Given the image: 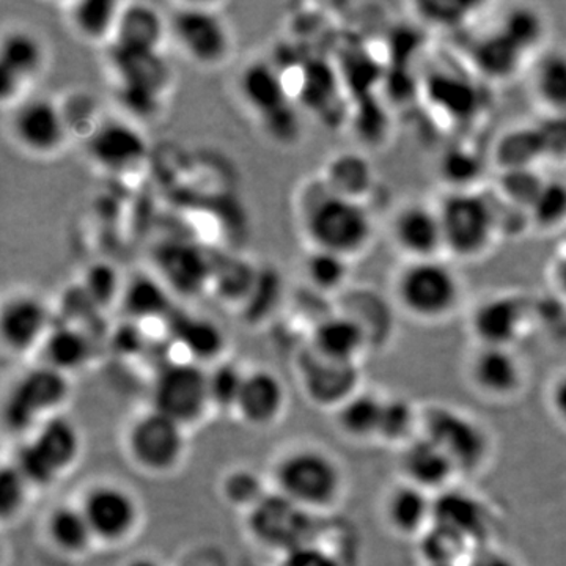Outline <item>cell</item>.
Instances as JSON below:
<instances>
[{
	"label": "cell",
	"instance_id": "1",
	"mask_svg": "<svg viewBox=\"0 0 566 566\" xmlns=\"http://www.w3.org/2000/svg\"><path fill=\"white\" fill-rule=\"evenodd\" d=\"M296 216L308 249L337 253L354 262L374 248L376 222L370 205L335 196L319 175L300 189Z\"/></svg>",
	"mask_w": 566,
	"mask_h": 566
},
{
	"label": "cell",
	"instance_id": "2",
	"mask_svg": "<svg viewBox=\"0 0 566 566\" xmlns=\"http://www.w3.org/2000/svg\"><path fill=\"white\" fill-rule=\"evenodd\" d=\"M387 296L406 318L441 324L463 308L465 283L455 263L446 256L401 262L390 277Z\"/></svg>",
	"mask_w": 566,
	"mask_h": 566
},
{
	"label": "cell",
	"instance_id": "3",
	"mask_svg": "<svg viewBox=\"0 0 566 566\" xmlns=\"http://www.w3.org/2000/svg\"><path fill=\"white\" fill-rule=\"evenodd\" d=\"M434 203L447 259L453 263H474L494 251L502 237L494 197L480 189L446 191Z\"/></svg>",
	"mask_w": 566,
	"mask_h": 566
},
{
	"label": "cell",
	"instance_id": "4",
	"mask_svg": "<svg viewBox=\"0 0 566 566\" xmlns=\"http://www.w3.org/2000/svg\"><path fill=\"white\" fill-rule=\"evenodd\" d=\"M273 476L279 494L311 513L333 509L344 497V468L318 447L290 450L279 458Z\"/></svg>",
	"mask_w": 566,
	"mask_h": 566
},
{
	"label": "cell",
	"instance_id": "5",
	"mask_svg": "<svg viewBox=\"0 0 566 566\" xmlns=\"http://www.w3.org/2000/svg\"><path fill=\"white\" fill-rule=\"evenodd\" d=\"M169 24L170 41L192 65L218 70L233 57L232 28L214 3H175Z\"/></svg>",
	"mask_w": 566,
	"mask_h": 566
},
{
	"label": "cell",
	"instance_id": "6",
	"mask_svg": "<svg viewBox=\"0 0 566 566\" xmlns=\"http://www.w3.org/2000/svg\"><path fill=\"white\" fill-rule=\"evenodd\" d=\"M82 452L80 428L69 417H50L32 431L14 465L33 486L54 485L76 465Z\"/></svg>",
	"mask_w": 566,
	"mask_h": 566
},
{
	"label": "cell",
	"instance_id": "7",
	"mask_svg": "<svg viewBox=\"0 0 566 566\" xmlns=\"http://www.w3.org/2000/svg\"><path fill=\"white\" fill-rule=\"evenodd\" d=\"M422 434L453 461L460 475L482 471L493 455V439L485 424L453 406L423 408Z\"/></svg>",
	"mask_w": 566,
	"mask_h": 566
},
{
	"label": "cell",
	"instance_id": "8",
	"mask_svg": "<svg viewBox=\"0 0 566 566\" xmlns=\"http://www.w3.org/2000/svg\"><path fill=\"white\" fill-rule=\"evenodd\" d=\"M51 62L46 41L25 25L6 29L0 39V102L3 109L32 95Z\"/></svg>",
	"mask_w": 566,
	"mask_h": 566
},
{
	"label": "cell",
	"instance_id": "9",
	"mask_svg": "<svg viewBox=\"0 0 566 566\" xmlns=\"http://www.w3.org/2000/svg\"><path fill=\"white\" fill-rule=\"evenodd\" d=\"M9 133L17 148L39 159L61 155L71 139L61 102L35 93L10 107Z\"/></svg>",
	"mask_w": 566,
	"mask_h": 566
},
{
	"label": "cell",
	"instance_id": "10",
	"mask_svg": "<svg viewBox=\"0 0 566 566\" xmlns=\"http://www.w3.org/2000/svg\"><path fill=\"white\" fill-rule=\"evenodd\" d=\"M472 344L516 348L534 327V301L523 293H490L476 301L468 314Z\"/></svg>",
	"mask_w": 566,
	"mask_h": 566
},
{
	"label": "cell",
	"instance_id": "11",
	"mask_svg": "<svg viewBox=\"0 0 566 566\" xmlns=\"http://www.w3.org/2000/svg\"><path fill=\"white\" fill-rule=\"evenodd\" d=\"M125 444L134 465L150 475L172 474L188 449L186 428L155 409L133 420Z\"/></svg>",
	"mask_w": 566,
	"mask_h": 566
},
{
	"label": "cell",
	"instance_id": "12",
	"mask_svg": "<svg viewBox=\"0 0 566 566\" xmlns=\"http://www.w3.org/2000/svg\"><path fill=\"white\" fill-rule=\"evenodd\" d=\"M151 403L186 430L199 423L211 408L208 368L192 360L164 365L153 381Z\"/></svg>",
	"mask_w": 566,
	"mask_h": 566
},
{
	"label": "cell",
	"instance_id": "13",
	"mask_svg": "<svg viewBox=\"0 0 566 566\" xmlns=\"http://www.w3.org/2000/svg\"><path fill=\"white\" fill-rule=\"evenodd\" d=\"M70 397L69 375L41 364L20 378L6 406L11 430H35L50 417L61 415Z\"/></svg>",
	"mask_w": 566,
	"mask_h": 566
},
{
	"label": "cell",
	"instance_id": "14",
	"mask_svg": "<svg viewBox=\"0 0 566 566\" xmlns=\"http://www.w3.org/2000/svg\"><path fill=\"white\" fill-rule=\"evenodd\" d=\"M464 371L472 390L493 403L516 400L527 385L526 364L516 348L474 345Z\"/></svg>",
	"mask_w": 566,
	"mask_h": 566
},
{
	"label": "cell",
	"instance_id": "15",
	"mask_svg": "<svg viewBox=\"0 0 566 566\" xmlns=\"http://www.w3.org/2000/svg\"><path fill=\"white\" fill-rule=\"evenodd\" d=\"M386 230L389 243L401 256V262L446 256L441 219L434 202L411 200L401 203L389 216Z\"/></svg>",
	"mask_w": 566,
	"mask_h": 566
},
{
	"label": "cell",
	"instance_id": "16",
	"mask_svg": "<svg viewBox=\"0 0 566 566\" xmlns=\"http://www.w3.org/2000/svg\"><path fill=\"white\" fill-rule=\"evenodd\" d=\"M96 543L120 545L128 542L140 524V505L128 488L117 483H96L80 502Z\"/></svg>",
	"mask_w": 566,
	"mask_h": 566
},
{
	"label": "cell",
	"instance_id": "17",
	"mask_svg": "<svg viewBox=\"0 0 566 566\" xmlns=\"http://www.w3.org/2000/svg\"><path fill=\"white\" fill-rule=\"evenodd\" d=\"M85 148L91 161L114 177L137 172L147 163L150 150L140 126L125 117H104L85 139Z\"/></svg>",
	"mask_w": 566,
	"mask_h": 566
},
{
	"label": "cell",
	"instance_id": "18",
	"mask_svg": "<svg viewBox=\"0 0 566 566\" xmlns=\"http://www.w3.org/2000/svg\"><path fill=\"white\" fill-rule=\"evenodd\" d=\"M312 513L293 504L275 491L264 495L259 505L249 512V531L256 542L273 549H300L311 534Z\"/></svg>",
	"mask_w": 566,
	"mask_h": 566
},
{
	"label": "cell",
	"instance_id": "19",
	"mask_svg": "<svg viewBox=\"0 0 566 566\" xmlns=\"http://www.w3.org/2000/svg\"><path fill=\"white\" fill-rule=\"evenodd\" d=\"M52 324L50 305L31 290H14L3 297L0 340L11 354H28L39 348L50 334Z\"/></svg>",
	"mask_w": 566,
	"mask_h": 566
},
{
	"label": "cell",
	"instance_id": "20",
	"mask_svg": "<svg viewBox=\"0 0 566 566\" xmlns=\"http://www.w3.org/2000/svg\"><path fill=\"white\" fill-rule=\"evenodd\" d=\"M297 371L305 397L333 412L363 389L359 365L324 359L311 348L301 354Z\"/></svg>",
	"mask_w": 566,
	"mask_h": 566
},
{
	"label": "cell",
	"instance_id": "21",
	"mask_svg": "<svg viewBox=\"0 0 566 566\" xmlns=\"http://www.w3.org/2000/svg\"><path fill=\"white\" fill-rule=\"evenodd\" d=\"M156 266L170 293L189 297L210 289L214 260L188 241L177 240L161 244L156 252Z\"/></svg>",
	"mask_w": 566,
	"mask_h": 566
},
{
	"label": "cell",
	"instance_id": "22",
	"mask_svg": "<svg viewBox=\"0 0 566 566\" xmlns=\"http://www.w3.org/2000/svg\"><path fill=\"white\" fill-rule=\"evenodd\" d=\"M398 472L403 482L433 495L455 486L460 476L453 461L422 433L398 450Z\"/></svg>",
	"mask_w": 566,
	"mask_h": 566
},
{
	"label": "cell",
	"instance_id": "23",
	"mask_svg": "<svg viewBox=\"0 0 566 566\" xmlns=\"http://www.w3.org/2000/svg\"><path fill=\"white\" fill-rule=\"evenodd\" d=\"M107 69L114 87L140 88L167 96L174 87V71L164 52L129 50L111 44Z\"/></svg>",
	"mask_w": 566,
	"mask_h": 566
},
{
	"label": "cell",
	"instance_id": "24",
	"mask_svg": "<svg viewBox=\"0 0 566 566\" xmlns=\"http://www.w3.org/2000/svg\"><path fill=\"white\" fill-rule=\"evenodd\" d=\"M436 495L403 480L395 482L382 497V520L398 538L417 542L434 523Z\"/></svg>",
	"mask_w": 566,
	"mask_h": 566
},
{
	"label": "cell",
	"instance_id": "25",
	"mask_svg": "<svg viewBox=\"0 0 566 566\" xmlns=\"http://www.w3.org/2000/svg\"><path fill=\"white\" fill-rule=\"evenodd\" d=\"M237 91L241 103L259 122L293 103L285 74L266 59L245 63L238 74Z\"/></svg>",
	"mask_w": 566,
	"mask_h": 566
},
{
	"label": "cell",
	"instance_id": "26",
	"mask_svg": "<svg viewBox=\"0 0 566 566\" xmlns=\"http://www.w3.org/2000/svg\"><path fill=\"white\" fill-rule=\"evenodd\" d=\"M434 524L457 532L475 547L491 542V512L475 495L453 486L434 497Z\"/></svg>",
	"mask_w": 566,
	"mask_h": 566
},
{
	"label": "cell",
	"instance_id": "27",
	"mask_svg": "<svg viewBox=\"0 0 566 566\" xmlns=\"http://www.w3.org/2000/svg\"><path fill=\"white\" fill-rule=\"evenodd\" d=\"M307 348L324 359L359 365L364 354L370 352L371 345L359 324L342 312L334 311L315 324Z\"/></svg>",
	"mask_w": 566,
	"mask_h": 566
},
{
	"label": "cell",
	"instance_id": "28",
	"mask_svg": "<svg viewBox=\"0 0 566 566\" xmlns=\"http://www.w3.org/2000/svg\"><path fill=\"white\" fill-rule=\"evenodd\" d=\"M286 389L281 376L264 368L245 374L237 415L253 428H268L285 411Z\"/></svg>",
	"mask_w": 566,
	"mask_h": 566
},
{
	"label": "cell",
	"instance_id": "29",
	"mask_svg": "<svg viewBox=\"0 0 566 566\" xmlns=\"http://www.w3.org/2000/svg\"><path fill=\"white\" fill-rule=\"evenodd\" d=\"M170 41L169 13L147 2H123L112 44L129 50L163 52Z\"/></svg>",
	"mask_w": 566,
	"mask_h": 566
},
{
	"label": "cell",
	"instance_id": "30",
	"mask_svg": "<svg viewBox=\"0 0 566 566\" xmlns=\"http://www.w3.org/2000/svg\"><path fill=\"white\" fill-rule=\"evenodd\" d=\"M326 188L342 199L368 205L378 186V175L370 159L360 151L335 153L319 174Z\"/></svg>",
	"mask_w": 566,
	"mask_h": 566
},
{
	"label": "cell",
	"instance_id": "31",
	"mask_svg": "<svg viewBox=\"0 0 566 566\" xmlns=\"http://www.w3.org/2000/svg\"><path fill=\"white\" fill-rule=\"evenodd\" d=\"M335 311L342 312L363 327L370 340L371 349L386 345L392 338L395 312L392 301L379 296L371 289H353L349 286L337 297Z\"/></svg>",
	"mask_w": 566,
	"mask_h": 566
},
{
	"label": "cell",
	"instance_id": "32",
	"mask_svg": "<svg viewBox=\"0 0 566 566\" xmlns=\"http://www.w3.org/2000/svg\"><path fill=\"white\" fill-rule=\"evenodd\" d=\"M528 91L545 114L566 117V50L546 48L528 63Z\"/></svg>",
	"mask_w": 566,
	"mask_h": 566
},
{
	"label": "cell",
	"instance_id": "33",
	"mask_svg": "<svg viewBox=\"0 0 566 566\" xmlns=\"http://www.w3.org/2000/svg\"><path fill=\"white\" fill-rule=\"evenodd\" d=\"M120 0H74L63 6V18L77 40L111 46L117 31Z\"/></svg>",
	"mask_w": 566,
	"mask_h": 566
},
{
	"label": "cell",
	"instance_id": "34",
	"mask_svg": "<svg viewBox=\"0 0 566 566\" xmlns=\"http://www.w3.org/2000/svg\"><path fill=\"white\" fill-rule=\"evenodd\" d=\"M385 397L360 389L334 411L335 427L353 442H378Z\"/></svg>",
	"mask_w": 566,
	"mask_h": 566
},
{
	"label": "cell",
	"instance_id": "35",
	"mask_svg": "<svg viewBox=\"0 0 566 566\" xmlns=\"http://www.w3.org/2000/svg\"><path fill=\"white\" fill-rule=\"evenodd\" d=\"M44 535L63 556H82L96 543L80 504L55 505L44 520Z\"/></svg>",
	"mask_w": 566,
	"mask_h": 566
},
{
	"label": "cell",
	"instance_id": "36",
	"mask_svg": "<svg viewBox=\"0 0 566 566\" xmlns=\"http://www.w3.org/2000/svg\"><path fill=\"white\" fill-rule=\"evenodd\" d=\"M44 363L62 374L80 370L92 356V340L77 324H52L41 345Z\"/></svg>",
	"mask_w": 566,
	"mask_h": 566
},
{
	"label": "cell",
	"instance_id": "37",
	"mask_svg": "<svg viewBox=\"0 0 566 566\" xmlns=\"http://www.w3.org/2000/svg\"><path fill=\"white\" fill-rule=\"evenodd\" d=\"M353 263L337 253L308 249L303 263L305 285L318 296L337 300L352 286Z\"/></svg>",
	"mask_w": 566,
	"mask_h": 566
},
{
	"label": "cell",
	"instance_id": "38",
	"mask_svg": "<svg viewBox=\"0 0 566 566\" xmlns=\"http://www.w3.org/2000/svg\"><path fill=\"white\" fill-rule=\"evenodd\" d=\"M177 342L188 353L192 363L207 365L218 364L226 349V334L221 327L203 316H181L175 322Z\"/></svg>",
	"mask_w": 566,
	"mask_h": 566
},
{
	"label": "cell",
	"instance_id": "39",
	"mask_svg": "<svg viewBox=\"0 0 566 566\" xmlns=\"http://www.w3.org/2000/svg\"><path fill=\"white\" fill-rule=\"evenodd\" d=\"M472 55L480 73L499 81L515 76L523 69L524 62L528 61L527 55L501 31L483 36Z\"/></svg>",
	"mask_w": 566,
	"mask_h": 566
},
{
	"label": "cell",
	"instance_id": "40",
	"mask_svg": "<svg viewBox=\"0 0 566 566\" xmlns=\"http://www.w3.org/2000/svg\"><path fill=\"white\" fill-rule=\"evenodd\" d=\"M259 275L260 271H256L253 264L230 256L222 262H214L210 289L219 300L226 301V304L244 307L251 300Z\"/></svg>",
	"mask_w": 566,
	"mask_h": 566
},
{
	"label": "cell",
	"instance_id": "41",
	"mask_svg": "<svg viewBox=\"0 0 566 566\" xmlns=\"http://www.w3.org/2000/svg\"><path fill=\"white\" fill-rule=\"evenodd\" d=\"M122 304L129 316L136 319L164 318L170 311V292L161 279L151 275H136L125 282Z\"/></svg>",
	"mask_w": 566,
	"mask_h": 566
},
{
	"label": "cell",
	"instance_id": "42",
	"mask_svg": "<svg viewBox=\"0 0 566 566\" xmlns=\"http://www.w3.org/2000/svg\"><path fill=\"white\" fill-rule=\"evenodd\" d=\"M416 543L422 565L464 566L475 549L464 536L434 523Z\"/></svg>",
	"mask_w": 566,
	"mask_h": 566
},
{
	"label": "cell",
	"instance_id": "43",
	"mask_svg": "<svg viewBox=\"0 0 566 566\" xmlns=\"http://www.w3.org/2000/svg\"><path fill=\"white\" fill-rule=\"evenodd\" d=\"M422 433V409L405 397H385L378 442L401 447Z\"/></svg>",
	"mask_w": 566,
	"mask_h": 566
},
{
	"label": "cell",
	"instance_id": "44",
	"mask_svg": "<svg viewBox=\"0 0 566 566\" xmlns=\"http://www.w3.org/2000/svg\"><path fill=\"white\" fill-rule=\"evenodd\" d=\"M497 31L512 40L531 62L546 50L543 44L547 33L546 22L543 14L531 7H515L512 11H506Z\"/></svg>",
	"mask_w": 566,
	"mask_h": 566
},
{
	"label": "cell",
	"instance_id": "45",
	"mask_svg": "<svg viewBox=\"0 0 566 566\" xmlns=\"http://www.w3.org/2000/svg\"><path fill=\"white\" fill-rule=\"evenodd\" d=\"M248 371L232 363H218L208 368L211 408L219 411H237L241 389Z\"/></svg>",
	"mask_w": 566,
	"mask_h": 566
},
{
	"label": "cell",
	"instance_id": "46",
	"mask_svg": "<svg viewBox=\"0 0 566 566\" xmlns=\"http://www.w3.org/2000/svg\"><path fill=\"white\" fill-rule=\"evenodd\" d=\"M528 219L538 229L549 232L566 226V185L560 181H545L528 210Z\"/></svg>",
	"mask_w": 566,
	"mask_h": 566
},
{
	"label": "cell",
	"instance_id": "47",
	"mask_svg": "<svg viewBox=\"0 0 566 566\" xmlns=\"http://www.w3.org/2000/svg\"><path fill=\"white\" fill-rule=\"evenodd\" d=\"M221 493L227 504L251 512L268 494L262 476L251 469H234L222 480Z\"/></svg>",
	"mask_w": 566,
	"mask_h": 566
},
{
	"label": "cell",
	"instance_id": "48",
	"mask_svg": "<svg viewBox=\"0 0 566 566\" xmlns=\"http://www.w3.org/2000/svg\"><path fill=\"white\" fill-rule=\"evenodd\" d=\"M81 286L92 303L103 311L115 301L122 300L125 282L112 264L96 263L87 268Z\"/></svg>",
	"mask_w": 566,
	"mask_h": 566
},
{
	"label": "cell",
	"instance_id": "49",
	"mask_svg": "<svg viewBox=\"0 0 566 566\" xmlns=\"http://www.w3.org/2000/svg\"><path fill=\"white\" fill-rule=\"evenodd\" d=\"M59 102H61L71 136L77 134L87 139L104 120L103 115L99 114L98 104L88 93L73 92L65 99L62 98Z\"/></svg>",
	"mask_w": 566,
	"mask_h": 566
},
{
	"label": "cell",
	"instance_id": "50",
	"mask_svg": "<svg viewBox=\"0 0 566 566\" xmlns=\"http://www.w3.org/2000/svg\"><path fill=\"white\" fill-rule=\"evenodd\" d=\"M264 136L281 147H293L303 137V118L294 103L260 120Z\"/></svg>",
	"mask_w": 566,
	"mask_h": 566
},
{
	"label": "cell",
	"instance_id": "51",
	"mask_svg": "<svg viewBox=\"0 0 566 566\" xmlns=\"http://www.w3.org/2000/svg\"><path fill=\"white\" fill-rule=\"evenodd\" d=\"M31 488V483L14 463L3 465L0 472V515L3 520H13L20 515Z\"/></svg>",
	"mask_w": 566,
	"mask_h": 566
},
{
	"label": "cell",
	"instance_id": "52",
	"mask_svg": "<svg viewBox=\"0 0 566 566\" xmlns=\"http://www.w3.org/2000/svg\"><path fill=\"white\" fill-rule=\"evenodd\" d=\"M464 566H523V564L512 551L488 543V545L475 547Z\"/></svg>",
	"mask_w": 566,
	"mask_h": 566
},
{
	"label": "cell",
	"instance_id": "53",
	"mask_svg": "<svg viewBox=\"0 0 566 566\" xmlns=\"http://www.w3.org/2000/svg\"><path fill=\"white\" fill-rule=\"evenodd\" d=\"M546 401L553 419L566 430V370L551 379Z\"/></svg>",
	"mask_w": 566,
	"mask_h": 566
},
{
	"label": "cell",
	"instance_id": "54",
	"mask_svg": "<svg viewBox=\"0 0 566 566\" xmlns=\"http://www.w3.org/2000/svg\"><path fill=\"white\" fill-rule=\"evenodd\" d=\"M547 281H549L551 292L557 300L566 304V248L557 252L547 271Z\"/></svg>",
	"mask_w": 566,
	"mask_h": 566
},
{
	"label": "cell",
	"instance_id": "55",
	"mask_svg": "<svg viewBox=\"0 0 566 566\" xmlns=\"http://www.w3.org/2000/svg\"><path fill=\"white\" fill-rule=\"evenodd\" d=\"M286 566H338V564L329 554L305 545L289 554Z\"/></svg>",
	"mask_w": 566,
	"mask_h": 566
},
{
	"label": "cell",
	"instance_id": "56",
	"mask_svg": "<svg viewBox=\"0 0 566 566\" xmlns=\"http://www.w3.org/2000/svg\"><path fill=\"white\" fill-rule=\"evenodd\" d=\"M126 566H163L158 560L150 557H137L129 562Z\"/></svg>",
	"mask_w": 566,
	"mask_h": 566
},
{
	"label": "cell",
	"instance_id": "57",
	"mask_svg": "<svg viewBox=\"0 0 566 566\" xmlns=\"http://www.w3.org/2000/svg\"><path fill=\"white\" fill-rule=\"evenodd\" d=\"M422 566H441V565H422Z\"/></svg>",
	"mask_w": 566,
	"mask_h": 566
}]
</instances>
